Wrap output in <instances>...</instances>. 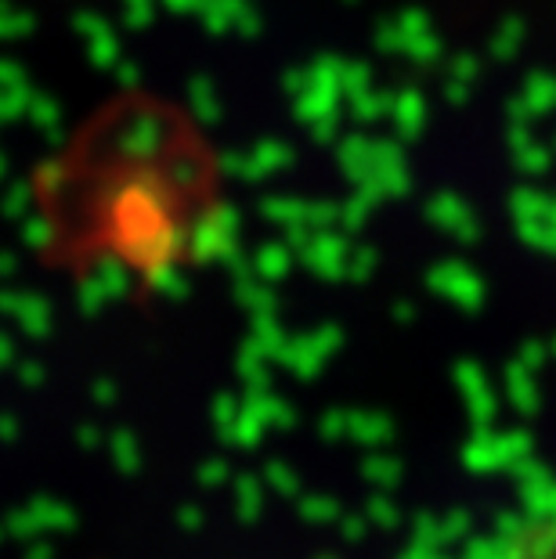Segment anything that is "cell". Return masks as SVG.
<instances>
[{
  "instance_id": "cell-1",
  "label": "cell",
  "mask_w": 556,
  "mask_h": 559,
  "mask_svg": "<svg viewBox=\"0 0 556 559\" xmlns=\"http://www.w3.org/2000/svg\"><path fill=\"white\" fill-rule=\"evenodd\" d=\"M506 559H556V523H546V527H535L520 538Z\"/></svg>"
}]
</instances>
